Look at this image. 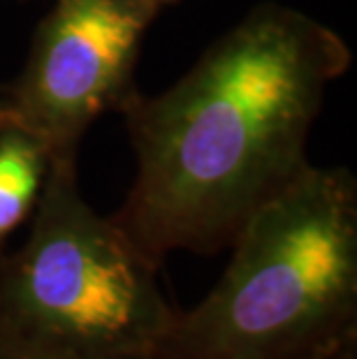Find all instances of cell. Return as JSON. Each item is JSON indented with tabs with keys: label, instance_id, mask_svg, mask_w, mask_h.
Listing matches in <instances>:
<instances>
[{
	"label": "cell",
	"instance_id": "cell-1",
	"mask_svg": "<svg viewBox=\"0 0 357 359\" xmlns=\"http://www.w3.org/2000/svg\"><path fill=\"white\" fill-rule=\"evenodd\" d=\"M351 67L330 26L262 3L174 86L121 102L137 172L114 223L163 266L174 250L214 255L311 165L325 90Z\"/></svg>",
	"mask_w": 357,
	"mask_h": 359
},
{
	"label": "cell",
	"instance_id": "cell-2",
	"mask_svg": "<svg viewBox=\"0 0 357 359\" xmlns=\"http://www.w3.org/2000/svg\"><path fill=\"white\" fill-rule=\"evenodd\" d=\"M149 359H334L357 343V183L309 165L246 220Z\"/></svg>",
	"mask_w": 357,
	"mask_h": 359
},
{
	"label": "cell",
	"instance_id": "cell-3",
	"mask_svg": "<svg viewBox=\"0 0 357 359\" xmlns=\"http://www.w3.org/2000/svg\"><path fill=\"white\" fill-rule=\"evenodd\" d=\"M158 271L83 200L77 158L54 160L26 241L0 255V346L44 359H149L177 313Z\"/></svg>",
	"mask_w": 357,
	"mask_h": 359
},
{
	"label": "cell",
	"instance_id": "cell-4",
	"mask_svg": "<svg viewBox=\"0 0 357 359\" xmlns=\"http://www.w3.org/2000/svg\"><path fill=\"white\" fill-rule=\"evenodd\" d=\"M156 14L147 0H54L3 95L12 126L33 137L49 163L77 158L93 121L135 90V65Z\"/></svg>",
	"mask_w": 357,
	"mask_h": 359
},
{
	"label": "cell",
	"instance_id": "cell-5",
	"mask_svg": "<svg viewBox=\"0 0 357 359\" xmlns=\"http://www.w3.org/2000/svg\"><path fill=\"white\" fill-rule=\"evenodd\" d=\"M49 158L24 130H0V255L10 236L33 216L40 200Z\"/></svg>",
	"mask_w": 357,
	"mask_h": 359
},
{
	"label": "cell",
	"instance_id": "cell-6",
	"mask_svg": "<svg viewBox=\"0 0 357 359\" xmlns=\"http://www.w3.org/2000/svg\"><path fill=\"white\" fill-rule=\"evenodd\" d=\"M0 359H44V357H35V355L21 353V350H14V348H7V346H0Z\"/></svg>",
	"mask_w": 357,
	"mask_h": 359
},
{
	"label": "cell",
	"instance_id": "cell-7",
	"mask_svg": "<svg viewBox=\"0 0 357 359\" xmlns=\"http://www.w3.org/2000/svg\"><path fill=\"white\" fill-rule=\"evenodd\" d=\"M7 126H12V114H10V109H7V102L0 97V130L7 128Z\"/></svg>",
	"mask_w": 357,
	"mask_h": 359
},
{
	"label": "cell",
	"instance_id": "cell-8",
	"mask_svg": "<svg viewBox=\"0 0 357 359\" xmlns=\"http://www.w3.org/2000/svg\"><path fill=\"white\" fill-rule=\"evenodd\" d=\"M334 359H357V343H351V346L341 350Z\"/></svg>",
	"mask_w": 357,
	"mask_h": 359
},
{
	"label": "cell",
	"instance_id": "cell-9",
	"mask_svg": "<svg viewBox=\"0 0 357 359\" xmlns=\"http://www.w3.org/2000/svg\"><path fill=\"white\" fill-rule=\"evenodd\" d=\"M147 3H149V5H154L156 10H161L163 5H167V3H174V0H147Z\"/></svg>",
	"mask_w": 357,
	"mask_h": 359
}]
</instances>
